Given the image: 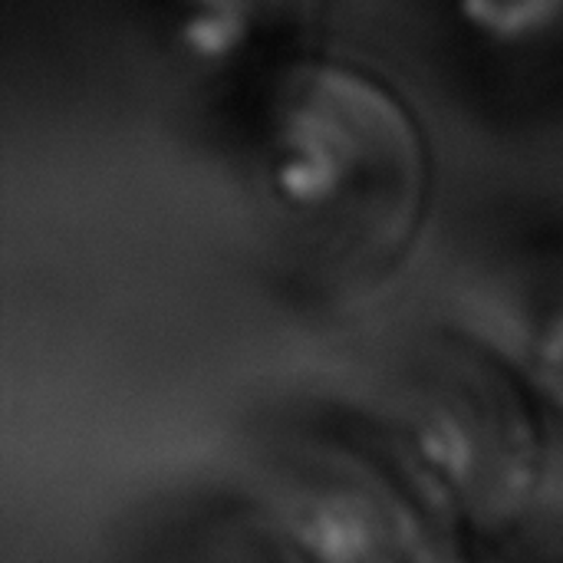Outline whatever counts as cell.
Segmentation results:
<instances>
[{"label": "cell", "instance_id": "6da1fadb", "mask_svg": "<svg viewBox=\"0 0 563 563\" xmlns=\"http://www.w3.org/2000/svg\"><path fill=\"white\" fill-rule=\"evenodd\" d=\"M247 162L267 208L330 267L393 274L422 241L435 158L409 99L327 46L254 82Z\"/></svg>", "mask_w": 563, "mask_h": 563}, {"label": "cell", "instance_id": "7a4b0ae2", "mask_svg": "<svg viewBox=\"0 0 563 563\" xmlns=\"http://www.w3.org/2000/svg\"><path fill=\"white\" fill-rule=\"evenodd\" d=\"M363 435L475 551L501 548L541 518V419L518 373L478 333L416 346L376 389Z\"/></svg>", "mask_w": 563, "mask_h": 563}, {"label": "cell", "instance_id": "3957f363", "mask_svg": "<svg viewBox=\"0 0 563 563\" xmlns=\"http://www.w3.org/2000/svg\"><path fill=\"white\" fill-rule=\"evenodd\" d=\"M244 501L300 563H478L366 435L284 442Z\"/></svg>", "mask_w": 563, "mask_h": 563}, {"label": "cell", "instance_id": "277c9868", "mask_svg": "<svg viewBox=\"0 0 563 563\" xmlns=\"http://www.w3.org/2000/svg\"><path fill=\"white\" fill-rule=\"evenodd\" d=\"M165 46L195 73L261 82L323 46L327 0H148Z\"/></svg>", "mask_w": 563, "mask_h": 563}, {"label": "cell", "instance_id": "5b68a950", "mask_svg": "<svg viewBox=\"0 0 563 563\" xmlns=\"http://www.w3.org/2000/svg\"><path fill=\"white\" fill-rule=\"evenodd\" d=\"M475 333L508 360L534 402L548 452L538 521H563V244L511 280L488 327Z\"/></svg>", "mask_w": 563, "mask_h": 563}, {"label": "cell", "instance_id": "8992f818", "mask_svg": "<svg viewBox=\"0 0 563 563\" xmlns=\"http://www.w3.org/2000/svg\"><path fill=\"white\" fill-rule=\"evenodd\" d=\"M452 23L501 59L563 56V0H445Z\"/></svg>", "mask_w": 563, "mask_h": 563}, {"label": "cell", "instance_id": "52a82bcc", "mask_svg": "<svg viewBox=\"0 0 563 563\" xmlns=\"http://www.w3.org/2000/svg\"><path fill=\"white\" fill-rule=\"evenodd\" d=\"M162 563H300L294 551L277 538V531L251 508L238 501L234 508L214 511L198 521Z\"/></svg>", "mask_w": 563, "mask_h": 563}, {"label": "cell", "instance_id": "ba28073f", "mask_svg": "<svg viewBox=\"0 0 563 563\" xmlns=\"http://www.w3.org/2000/svg\"><path fill=\"white\" fill-rule=\"evenodd\" d=\"M482 563H563V521H538L515 541L482 551Z\"/></svg>", "mask_w": 563, "mask_h": 563}]
</instances>
